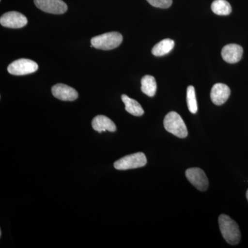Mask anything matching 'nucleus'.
<instances>
[{"mask_svg": "<svg viewBox=\"0 0 248 248\" xmlns=\"http://www.w3.org/2000/svg\"><path fill=\"white\" fill-rule=\"evenodd\" d=\"M92 126L95 131L101 133L102 132H115L116 125L110 119L104 115H98L93 119Z\"/></svg>", "mask_w": 248, "mask_h": 248, "instance_id": "12", "label": "nucleus"}, {"mask_svg": "<svg viewBox=\"0 0 248 248\" xmlns=\"http://www.w3.org/2000/svg\"><path fill=\"white\" fill-rule=\"evenodd\" d=\"M27 23L26 16L17 11L6 13L0 18L1 25L9 29H21L27 26Z\"/></svg>", "mask_w": 248, "mask_h": 248, "instance_id": "7", "label": "nucleus"}, {"mask_svg": "<svg viewBox=\"0 0 248 248\" xmlns=\"http://www.w3.org/2000/svg\"><path fill=\"white\" fill-rule=\"evenodd\" d=\"M174 42L170 39H164L153 47L152 53L156 57L164 56L174 48Z\"/></svg>", "mask_w": 248, "mask_h": 248, "instance_id": "14", "label": "nucleus"}, {"mask_svg": "<svg viewBox=\"0 0 248 248\" xmlns=\"http://www.w3.org/2000/svg\"><path fill=\"white\" fill-rule=\"evenodd\" d=\"M246 197H247V200L248 201V190H247V192H246Z\"/></svg>", "mask_w": 248, "mask_h": 248, "instance_id": "19", "label": "nucleus"}, {"mask_svg": "<svg viewBox=\"0 0 248 248\" xmlns=\"http://www.w3.org/2000/svg\"><path fill=\"white\" fill-rule=\"evenodd\" d=\"M218 224L222 236L227 243L237 245L241 241V235L237 223L226 215H221L218 217Z\"/></svg>", "mask_w": 248, "mask_h": 248, "instance_id": "1", "label": "nucleus"}, {"mask_svg": "<svg viewBox=\"0 0 248 248\" xmlns=\"http://www.w3.org/2000/svg\"><path fill=\"white\" fill-rule=\"evenodd\" d=\"M52 94L55 98L65 102H73L78 98L76 89L63 84H57L52 87Z\"/></svg>", "mask_w": 248, "mask_h": 248, "instance_id": "9", "label": "nucleus"}, {"mask_svg": "<svg viewBox=\"0 0 248 248\" xmlns=\"http://www.w3.org/2000/svg\"><path fill=\"white\" fill-rule=\"evenodd\" d=\"M123 37L118 32H110L93 37L91 45L93 47L103 50H112L122 44Z\"/></svg>", "mask_w": 248, "mask_h": 248, "instance_id": "2", "label": "nucleus"}, {"mask_svg": "<svg viewBox=\"0 0 248 248\" xmlns=\"http://www.w3.org/2000/svg\"><path fill=\"white\" fill-rule=\"evenodd\" d=\"M231 89L226 84L218 83L214 85L210 93L212 102L217 106H221L226 102L231 95Z\"/></svg>", "mask_w": 248, "mask_h": 248, "instance_id": "10", "label": "nucleus"}, {"mask_svg": "<svg viewBox=\"0 0 248 248\" xmlns=\"http://www.w3.org/2000/svg\"><path fill=\"white\" fill-rule=\"evenodd\" d=\"M141 91L148 97H154L157 86L154 77L146 76L141 79Z\"/></svg>", "mask_w": 248, "mask_h": 248, "instance_id": "15", "label": "nucleus"}, {"mask_svg": "<svg viewBox=\"0 0 248 248\" xmlns=\"http://www.w3.org/2000/svg\"><path fill=\"white\" fill-rule=\"evenodd\" d=\"M122 99L125 104V109L128 113L136 117H141L144 113L141 106L135 99L128 97L126 94H122Z\"/></svg>", "mask_w": 248, "mask_h": 248, "instance_id": "13", "label": "nucleus"}, {"mask_svg": "<svg viewBox=\"0 0 248 248\" xmlns=\"http://www.w3.org/2000/svg\"><path fill=\"white\" fill-rule=\"evenodd\" d=\"M38 69L36 62L29 59H19L9 65L7 71L14 76H25L35 73Z\"/></svg>", "mask_w": 248, "mask_h": 248, "instance_id": "5", "label": "nucleus"}, {"mask_svg": "<svg viewBox=\"0 0 248 248\" xmlns=\"http://www.w3.org/2000/svg\"><path fill=\"white\" fill-rule=\"evenodd\" d=\"M187 104L191 113H197L198 106L196 99L195 88L192 86H189L187 89Z\"/></svg>", "mask_w": 248, "mask_h": 248, "instance_id": "17", "label": "nucleus"}, {"mask_svg": "<svg viewBox=\"0 0 248 248\" xmlns=\"http://www.w3.org/2000/svg\"><path fill=\"white\" fill-rule=\"evenodd\" d=\"M35 6L48 14L60 15L66 13L68 6L62 0H34Z\"/></svg>", "mask_w": 248, "mask_h": 248, "instance_id": "6", "label": "nucleus"}, {"mask_svg": "<svg viewBox=\"0 0 248 248\" xmlns=\"http://www.w3.org/2000/svg\"><path fill=\"white\" fill-rule=\"evenodd\" d=\"M150 4L160 9H168L172 4V0H146Z\"/></svg>", "mask_w": 248, "mask_h": 248, "instance_id": "18", "label": "nucleus"}, {"mask_svg": "<svg viewBox=\"0 0 248 248\" xmlns=\"http://www.w3.org/2000/svg\"><path fill=\"white\" fill-rule=\"evenodd\" d=\"M146 164L147 158L144 153H137L117 160L114 164V167L119 170H126L143 167Z\"/></svg>", "mask_w": 248, "mask_h": 248, "instance_id": "4", "label": "nucleus"}, {"mask_svg": "<svg viewBox=\"0 0 248 248\" xmlns=\"http://www.w3.org/2000/svg\"><path fill=\"white\" fill-rule=\"evenodd\" d=\"M164 128L179 138H186L187 136V130L185 122L177 112H170L165 117L164 120Z\"/></svg>", "mask_w": 248, "mask_h": 248, "instance_id": "3", "label": "nucleus"}, {"mask_svg": "<svg viewBox=\"0 0 248 248\" xmlns=\"http://www.w3.org/2000/svg\"><path fill=\"white\" fill-rule=\"evenodd\" d=\"M214 14L218 16H228L231 14V4L226 0H215L211 6Z\"/></svg>", "mask_w": 248, "mask_h": 248, "instance_id": "16", "label": "nucleus"}, {"mask_svg": "<svg viewBox=\"0 0 248 248\" xmlns=\"http://www.w3.org/2000/svg\"><path fill=\"white\" fill-rule=\"evenodd\" d=\"M186 176L191 184L199 190L205 191L208 189V179L203 170L199 168L187 169L186 171Z\"/></svg>", "mask_w": 248, "mask_h": 248, "instance_id": "8", "label": "nucleus"}, {"mask_svg": "<svg viewBox=\"0 0 248 248\" xmlns=\"http://www.w3.org/2000/svg\"><path fill=\"white\" fill-rule=\"evenodd\" d=\"M244 49L241 46L231 44L225 46L221 50V56L225 62L229 63H236L241 60Z\"/></svg>", "mask_w": 248, "mask_h": 248, "instance_id": "11", "label": "nucleus"}]
</instances>
